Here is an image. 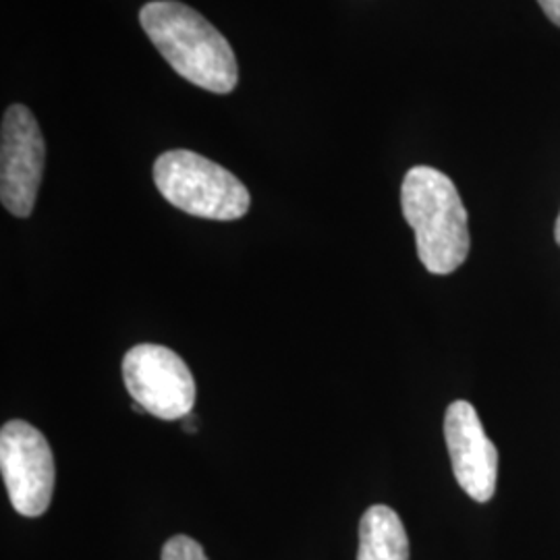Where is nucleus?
Listing matches in <instances>:
<instances>
[{
  "label": "nucleus",
  "instance_id": "obj_1",
  "mask_svg": "<svg viewBox=\"0 0 560 560\" xmlns=\"http://www.w3.org/2000/svg\"><path fill=\"white\" fill-rule=\"evenodd\" d=\"M140 23L180 78L214 94L235 90L240 80L235 52L198 11L177 0H154L141 9Z\"/></svg>",
  "mask_w": 560,
  "mask_h": 560
},
{
  "label": "nucleus",
  "instance_id": "obj_2",
  "mask_svg": "<svg viewBox=\"0 0 560 560\" xmlns=\"http://www.w3.org/2000/svg\"><path fill=\"white\" fill-rule=\"evenodd\" d=\"M400 206L428 272L451 275L465 264L471 247L469 221L453 180L432 166H413L402 179Z\"/></svg>",
  "mask_w": 560,
  "mask_h": 560
},
{
  "label": "nucleus",
  "instance_id": "obj_3",
  "mask_svg": "<svg viewBox=\"0 0 560 560\" xmlns=\"http://www.w3.org/2000/svg\"><path fill=\"white\" fill-rule=\"evenodd\" d=\"M162 198L208 221H237L249 210V191L231 171L189 150H171L154 162Z\"/></svg>",
  "mask_w": 560,
  "mask_h": 560
},
{
  "label": "nucleus",
  "instance_id": "obj_4",
  "mask_svg": "<svg viewBox=\"0 0 560 560\" xmlns=\"http://www.w3.org/2000/svg\"><path fill=\"white\" fill-rule=\"evenodd\" d=\"M122 381L131 399L159 420H183L194 411V374L175 351L162 345L131 347L122 358Z\"/></svg>",
  "mask_w": 560,
  "mask_h": 560
},
{
  "label": "nucleus",
  "instance_id": "obj_5",
  "mask_svg": "<svg viewBox=\"0 0 560 560\" xmlns=\"http://www.w3.org/2000/svg\"><path fill=\"white\" fill-rule=\"evenodd\" d=\"M0 471L9 501L23 517H40L52 501L57 467L50 444L38 428L23 420L0 430Z\"/></svg>",
  "mask_w": 560,
  "mask_h": 560
},
{
  "label": "nucleus",
  "instance_id": "obj_6",
  "mask_svg": "<svg viewBox=\"0 0 560 560\" xmlns=\"http://www.w3.org/2000/svg\"><path fill=\"white\" fill-rule=\"evenodd\" d=\"M44 173L40 125L23 104L7 108L0 129V200L18 219H27L36 206Z\"/></svg>",
  "mask_w": 560,
  "mask_h": 560
},
{
  "label": "nucleus",
  "instance_id": "obj_7",
  "mask_svg": "<svg viewBox=\"0 0 560 560\" xmlns=\"http://www.w3.org/2000/svg\"><path fill=\"white\" fill-rule=\"evenodd\" d=\"M444 439L455 480L465 494L476 502L492 501L499 476V451L488 439L471 402L455 400L448 405L444 416Z\"/></svg>",
  "mask_w": 560,
  "mask_h": 560
},
{
  "label": "nucleus",
  "instance_id": "obj_8",
  "mask_svg": "<svg viewBox=\"0 0 560 560\" xmlns=\"http://www.w3.org/2000/svg\"><path fill=\"white\" fill-rule=\"evenodd\" d=\"M358 560H409L405 525L390 506L374 504L363 513Z\"/></svg>",
  "mask_w": 560,
  "mask_h": 560
},
{
  "label": "nucleus",
  "instance_id": "obj_9",
  "mask_svg": "<svg viewBox=\"0 0 560 560\" xmlns=\"http://www.w3.org/2000/svg\"><path fill=\"white\" fill-rule=\"evenodd\" d=\"M161 560H208L200 541L189 536H173L162 546Z\"/></svg>",
  "mask_w": 560,
  "mask_h": 560
},
{
  "label": "nucleus",
  "instance_id": "obj_10",
  "mask_svg": "<svg viewBox=\"0 0 560 560\" xmlns=\"http://www.w3.org/2000/svg\"><path fill=\"white\" fill-rule=\"evenodd\" d=\"M546 18L560 27V0H538Z\"/></svg>",
  "mask_w": 560,
  "mask_h": 560
},
{
  "label": "nucleus",
  "instance_id": "obj_11",
  "mask_svg": "<svg viewBox=\"0 0 560 560\" xmlns=\"http://www.w3.org/2000/svg\"><path fill=\"white\" fill-rule=\"evenodd\" d=\"M555 240H557V243H559L560 247V212L559 219H557V226H555Z\"/></svg>",
  "mask_w": 560,
  "mask_h": 560
}]
</instances>
